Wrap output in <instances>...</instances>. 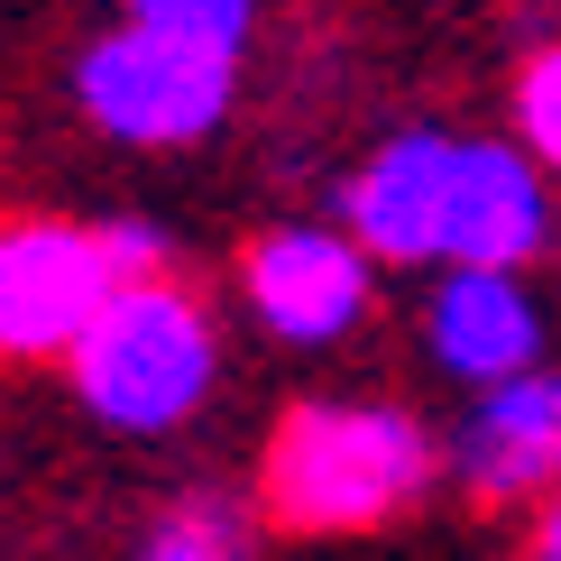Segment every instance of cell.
<instances>
[{"label": "cell", "instance_id": "7c38bea8", "mask_svg": "<svg viewBox=\"0 0 561 561\" xmlns=\"http://www.w3.org/2000/svg\"><path fill=\"white\" fill-rule=\"evenodd\" d=\"M148 561H249L240 552V525L221 516V506H184L148 534Z\"/></svg>", "mask_w": 561, "mask_h": 561}, {"label": "cell", "instance_id": "7a4b0ae2", "mask_svg": "<svg viewBox=\"0 0 561 561\" xmlns=\"http://www.w3.org/2000/svg\"><path fill=\"white\" fill-rule=\"evenodd\" d=\"M65 359H75V387H83V405L102 414V424L167 433V424H184V414L203 405V387H213V322H203V304L184 286H167V276H129Z\"/></svg>", "mask_w": 561, "mask_h": 561}, {"label": "cell", "instance_id": "277c9868", "mask_svg": "<svg viewBox=\"0 0 561 561\" xmlns=\"http://www.w3.org/2000/svg\"><path fill=\"white\" fill-rule=\"evenodd\" d=\"M121 295L102 230L75 221H10L0 230V359H56L92 332V313Z\"/></svg>", "mask_w": 561, "mask_h": 561}, {"label": "cell", "instance_id": "4fadbf2b", "mask_svg": "<svg viewBox=\"0 0 561 561\" xmlns=\"http://www.w3.org/2000/svg\"><path fill=\"white\" fill-rule=\"evenodd\" d=\"M102 249H111V267H121V286H129V276H157V230L148 221H111Z\"/></svg>", "mask_w": 561, "mask_h": 561}, {"label": "cell", "instance_id": "6da1fadb", "mask_svg": "<svg viewBox=\"0 0 561 561\" xmlns=\"http://www.w3.org/2000/svg\"><path fill=\"white\" fill-rule=\"evenodd\" d=\"M433 479V442L396 405H304L267 451V506L304 534L378 525Z\"/></svg>", "mask_w": 561, "mask_h": 561}, {"label": "cell", "instance_id": "5b68a950", "mask_svg": "<svg viewBox=\"0 0 561 561\" xmlns=\"http://www.w3.org/2000/svg\"><path fill=\"white\" fill-rule=\"evenodd\" d=\"M552 240V203L525 148L451 138V194H442V267H525Z\"/></svg>", "mask_w": 561, "mask_h": 561}, {"label": "cell", "instance_id": "30bf717a", "mask_svg": "<svg viewBox=\"0 0 561 561\" xmlns=\"http://www.w3.org/2000/svg\"><path fill=\"white\" fill-rule=\"evenodd\" d=\"M138 28H167V37H194V46H230L240 56L249 19H259V0H129Z\"/></svg>", "mask_w": 561, "mask_h": 561}, {"label": "cell", "instance_id": "5bb4252c", "mask_svg": "<svg viewBox=\"0 0 561 561\" xmlns=\"http://www.w3.org/2000/svg\"><path fill=\"white\" fill-rule=\"evenodd\" d=\"M534 561H561V497H552V516H543V534H534Z\"/></svg>", "mask_w": 561, "mask_h": 561}, {"label": "cell", "instance_id": "8992f818", "mask_svg": "<svg viewBox=\"0 0 561 561\" xmlns=\"http://www.w3.org/2000/svg\"><path fill=\"white\" fill-rule=\"evenodd\" d=\"M249 304L276 341H341L368 313V249L341 230H267L249 249Z\"/></svg>", "mask_w": 561, "mask_h": 561}, {"label": "cell", "instance_id": "9c48e42d", "mask_svg": "<svg viewBox=\"0 0 561 561\" xmlns=\"http://www.w3.org/2000/svg\"><path fill=\"white\" fill-rule=\"evenodd\" d=\"M460 479L479 497L561 488V368H525V378L479 396L470 433H460Z\"/></svg>", "mask_w": 561, "mask_h": 561}, {"label": "cell", "instance_id": "52a82bcc", "mask_svg": "<svg viewBox=\"0 0 561 561\" xmlns=\"http://www.w3.org/2000/svg\"><path fill=\"white\" fill-rule=\"evenodd\" d=\"M424 341L451 378L470 387H506L543 359V313L516 286V267H451L424 304Z\"/></svg>", "mask_w": 561, "mask_h": 561}, {"label": "cell", "instance_id": "8fae6325", "mask_svg": "<svg viewBox=\"0 0 561 561\" xmlns=\"http://www.w3.org/2000/svg\"><path fill=\"white\" fill-rule=\"evenodd\" d=\"M516 129H525V157H534V167L561 175V46H543V56L516 75Z\"/></svg>", "mask_w": 561, "mask_h": 561}, {"label": "cell", "instance_id": "3957f363", "mask_svg": "<svg viewBox=\"0 0 561 561\" xmlns=\"http://www.w3.org/2000/svg\"><path fill=\"white\" fill-rule=\"evenodd\" d=\"M230 65H240L230 46H194V37H167V28L129 19L102 46H83L75 92L129 148H184V138H203L230 111Z\"/></svg>", "mask_w": 561, "mask_h": 561}, {"label": "cell", "instance_id": "ba28073f", "mask_svg": "<svg viewBox=\"0 0 561 561\" xmlns=\"http://www.w3.org/2000/svg\"><path fill=\"white\" fill-rule=\"evenodd\" d=\"M442 194H451V138L442 129L387 138L350 184V240L368 259L424 267V259H442Z\"/></svg>", "mask_w": 561, "mask_h": 561}]
</instances>
